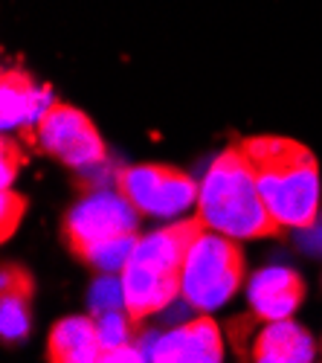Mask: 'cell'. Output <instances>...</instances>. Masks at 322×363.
Returning a JSON list of instances; mask_svg holds the SVG:
<instances>
[{
    "mask_svg": "<svg viewBox=\"0 0 322 363\" xmlns=\"http://www.w3.org/2000/svg\"><path fill=\"white\" fill-rule=\"evenodd\" d=\"M255 186L282 230H308L319 216V166L311 151L287 137H253L238 145Z\"/></svg>",
    "mask_w": 322,
    "mask_h": 363,
    "instance_id": "obj_1",
    "label": "cell"
},
{
    "mask_svg": "<svg viewBox=\"0 0 322 363\" xmlns=\"http://www.w3.org/2000/svg\"><path fill=\"white\" fill-rule=\"evenodd\" d=\"M197 221L207 230L224 233L236 241L282 233V227L270 216V209L265 206L253 169L247 166L238 145L218 155L207 169V174H203L197 195Z\"/></svg>",
    "mask_w": 322,
    "mask_h": 363,
    "instance_id": "obj_2",
    "label": "cell"
},
{
    "mask_svg": "<svg viewBox=\"0 0 322 363\" xmlns=\"http://www.w3.org/2000/svg\"><path fill=\"white\" fill-rule=\"evenodd\" d=\"M200 227L203 224L197 218H180L137 241L120 274L125 288V311L134 323L166 311L180 296V267Z\"/></svg>",
    "mask_w": 322,
    "mask_h": 363,
    "instance_id": "obj_3",
    "label": "cell"
},
{
    "mask_svg": "<svg viewBox=\"0 0 322 363\" xmlns=\"http://www.w3.org/2000/svg\"><path fill=\"white\" fill-rule=\"evenodd\" d=\"M244 282V253L236 238L200 227L180 267V296L192 311H218Z\"/></svg>",
    "mask_w": 322,
    "mask_h": 363,
    "instance_id": "obj_4",
    "label": "cell"
},
{
    "mask_svg": "<svg viewBox=\"0 0 322 363\" xmlns=\"http://www.w3.org/2000/svg\"><path fill=\"white\" fill-rule=\"evenodd\" d=\"M139 216L142 213L120 189H99L93 195L81 198L67 213L64 218L67 245L84 259V253L102 245V241L137 233Z\"/></svg>",
    "mask_w": 322,
    "mask_h": 363,
    "instance_id": "obj_5",
    "label": "cell"
},
{
    "mask_svg": "<svg viewBox=\"0 0 322 363\" xmlns=\"http://www.w3.org/2000/svg\"><path fill=\"white\" fill-rule=\"evenodd\" d=\"M120 189L142 216L154 218H180L197 203L200 184L168 166H134L122 169L116 177Z\"/></svg>",
    "mask_w": 322,
    "mask_h": 363,
    "instance_id": "obj_6",
    "label": "cell"
},
{
    "mask_svg": "<svg viewBox=\"0 0 322 363\" xmlns=\"http://www.w3.org/2000/svg\"><path fill=\"white\" fill-rule=\"evenodd\" d=\"M35 143L47 155L79 172L96 169L108 157L96 125L79 108L64 102H52V108L44 113V119L35 128Z\"/></svg>",
    "mask_w": 322,
    "mask_h": 363,
    "instance_id": "obj_7",
    "label": "cell"
},
{
    "mask_svg": "<svg viewBox=\"0 0 322 363\" xmlns=\"http://www.w3.org/2000/svg\"><path fill=\"white\" fill-rule=\"evenodd\" d=\"M137 346L154 363H218L224 357L221 331L209 317H195L171 331H142Z\"/></svg>",
    "mask_w": 322,
    "mask_h": 363,
    "instance_id": "obj_8",
    "label": "cell"
},
{
    "mask_svg": "<svg viewBox=\"0 0 322 363\" xmlns=\"http://www.w3.org/2000/svg\"><path fill=\"white\" fill-rule=\"evenodd\" d=\"M52 102V90L47 84L38 87L23 70H4V82H0V125L4 131H23L29 140H35V128Z\"/></svg>",
    "mask_w": 322,
    "mask_h": 363,
    "instance_id": "obj_9",
    "label": "cell"
},
{
    "mask_svg": "<svg viewBox=\"0 0 322 363\" xmlns=\"http://www.w3.org/2000/svg\"><path fill=\"white\" fill-rule=\"evenodd\" d=\"M302 296H305L302 277L290 267L270 264V267H261L258 274L250 277V288H247L250 308L265 323L290 317L299 308Z\"/></svg>",
    "mask_w": 322,
    "mask_h": 363,
    "instance_id": "obj_10",
    "label": "cell"
},
{
    "mask_svg": "<svg viewBox=\"0 0 322 363\" xmlns=\"http://www.w3.org/2000/svg\"><path fill=\"white\" fill-rule=\"evenodd\" d=\"M316 357V343L308 331L290 317L270 320L258 331L253 343V360L258 363H311Z\"/></svg>",
    "mask_w": 322,
    "mask_h": 363,
    "instance_id": "obj_11",
    "label": "cell"
},
{
    "mask_svg": "<svg viewBox=\"0 0 322 363\" xmlns=\"http://www.w3.org/2000/svg\"><path fill=\"white\" fill-rule=\"evenodd\" d=\"M50 360L55 363H96L102 360V346L96 335V317H67L55 323L50 335Z\"/></svg>",
    "mask_w": 322,
    "mask_h": 363,
    "instance_id": "obj_12",
    "label": "cell"
},
{
    "mask_svg": "<svg viewBox=\"0 0 322 363\" xmlns=\"http://www.w3.org/2000/svg\"><path fill=\"white\" fill-rule=\"evenodd\" d=\"M4 296H0V335L6 343L23 340L29 331V294H33V279L21 267L4 270Z\"/></svg>",
    "mask_w": 322,
    "mask_h": 363,
    "instance_id": "obj_13",
    "label": "cell"
},
{
    "mask_svg": "<svg viewBox=\"0 0 322 363\" xmlns=\"http://www.w3.org/2000/svg\"><path fill=\"white\" fill-rule=\"evenodd\" d=\"M137 233H128V235H116L110 241H102L93 250L84 253V262H91L93 267H99L102 274H122V267L128 264L134 247H137Z\"/></svg>",
    "mask_w": 322,
    "mask_h": 363,
    "instance_id": "obj_14",
    "label": "cell"
},
{
    "mask_svg": "<svg viewBox=\"0 0 322 363\" xmlns=\"http://www.w3.org/2000/svg\"><path fill=\"white\" fill-rule=\"evenodd\" d=\"M134 325H137V323L131 320V314H128L125 308L96 314V335H99V346H102V352L128 346V343H131V331H134Z\"/></svg>",
    "mask_w": 322,
    "mask_h": 363,
    "instance_id": "obj_15",
    "label": "cell"
},
{
    "mask_svg": "<svg viewBox=\"0 0 322 363\" xmlns=\"http://www.w3.org/2000/svg\"><path fill=\"white\" fill-rule=\"evenodd\" d=\"M87 306L91 314H105V311H120L125 308V288H122V277L116 274H105L102 279L93 282L91 296H87Z\"/></svg>",
    "mask_w": 322,
    "mask_h": 363,
    "instance_id": "obj_16",
    "label": "cell"
},
{
    "mask_svg": "<svg viewBox=\"0 0 322 363\" xmlns=\"http://www.w3.org/2000/svg\"><path fill=\"white\" fill-rule=\"evenodd\" d=\"M23 209H26L23 195L12 192V186H9V189H4V195H0V218H4V227H0V235H4V241H6V238L15 233V227L21 224V218H23Z\"/></svg>",
    "mask_w": 322,
    "mask_h": 363,
    "instance_id": "obj_17",
    "label": "cell"
},
{
    "mask_svg": "<svg viewBox=\"0 0 322 363\" xmlns=\"http://www.w3.org/2000/svg\"><path fill=\"white\" fill-rule=\"evenodd\" d=\"M21 166H23V151L12 140H4V151H0V172H4V180H0V184H4V189L12 186V180H15Z\"/></svg>",
    "mask_w": 322,
    "mask_h": 363,
    "instance_id": "obj_18",
    "label": "cell"
}]
</instances>
